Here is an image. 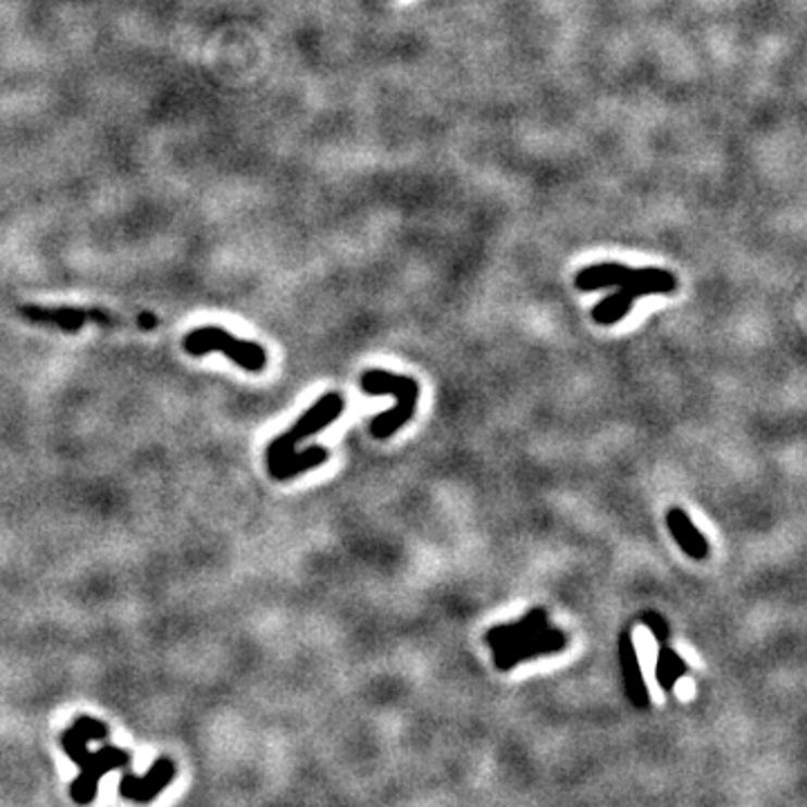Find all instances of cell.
I'll return each mask as SVG.
<instances>
[{"mask_svg": "<svg viewBox=\"0 0 807 807\" xmlns=\"http://www.w3.org/2000/svg\"><path fill=\"white\" fill-rule=\"evenodd\" d=\"M175 772L177 769L171 758H158L144 777H135L131 772V767H124L122 781H120V794L131 803L146 805L153 798H158L171 785V781L175 779Z\"/></svg>", "mask_w": 807, "mask_h": 807, "instance_id": "5", "label": "cell"}, {"mask_svg": "<svg viewBox=\"0 0 807 807\" xmlns=\"http://www.w3.org/2000/svg\"><path fill=\"white\" fill-rule=\"evenodd\" d=\"M108 738V727L90 716H79L75 724H70L63 736L61 747L67 754L72 762H77L82 774L79 779L70 785V798L77 805H90L97 798L99 781L113 772V769L131 767L133 754L128 749L115 747V745H103L99 752H90L88 745L92 741H105Z\"/></svg>", "mask_w": 807, "mask_h": 807, "instance_id": "1", "label": "cell"}, {"mask_svg": "<svg viewBox=\"0 0 807 807\" xmlns=\"http://www.w3.org/2000/svg\"><path fill=\"white\" fill-rule=\"evenodd\" d=\"M21 314L34 323L41 325H57L65 333H77V330L84 327L88 319H99L105 323V314L101 312H90V310H79V308H44V306H23Z\"/></svg>", "mask_w": 807, "mask_h": 807, "instance_id": "9", "label": "cell"}, {"mask_svg": "<svg viewBox=\"0 0 807 807\" xmlns=\"http://www.w3.org/2000/svg\"><path fill=\"white\" fill-rule=\"evenodd\" d=\"M667 525H669V532L671 536L675 538V543L682 547V553L695 561H705L709 557V541L707 536L693 525L691 517L680 509V507H673L669 509L667 513Z\"/></svg>", "mask_w": 807, "mask_h": 807, "instance_id": "8", "label": "cell"}, {"mask_svg": "<svg viewBox=\"0 0 807 807\" xmlns=\"http://www.w3.org/2000/svg\"><path fill=\"white\" fill-rule=\"evenodd\" d=\"M640 297H646L642 285H621L617 291H612V295H608L593 308V319L599 325H612L633 310V303Z\"/></svg>", "mask_w": 807, "mask_h": 807, "instance_id": "10", "label": "cell"}, {"mask_svg": "<svg viewBox=\"0 0 807 807\" xmlns=\"http://www.w3.org/2000/svg\"><path fill=\"white\" fill-rule=\"evenodd\" d=\"M566 646H568L566 633L559 631V629L547 626L541 633H536L534 637L521 640L517 644L505 646L502 650H496L494 653V665H496L498 671H509L521 662H527V659L561 653V650H566Z\"/></svg>", "mask_w": 807, "mask_h": 807, "instance_id": "4", "label": "cell"}, {"mask_svg": "<svg viewBox=\"0 0 807 807\" xmlns=\"http://www.w3.org/2000/svg\"><path fill=\"white\" fill-rule=\"evenodd\" d=\"M631 272L633 268H626L621 263H599V265H591V268H583L574 283L581 291H597V289H606V287H621L626 285L629 278H631Z\"/></svg>", "mask_w": 807, "mask_h": 807, "instance_id": "11", "label": "cell"}, {"mask_svg": "<svg viewBox=\"0 0 807 807\" xmlns=\"http://www.w3.org/2000/svg\"><path fill=\"white\" fill-rule=\"evenodd\" d=\"M327 458H330L327 449L314 445V447H308V449L301 451V454L295 451L291 456H287L283 462H278L276 467H270L268 471H270V475H272L274 481L283 483V481L297 479L299 473H306V471H310V469L323 464Z\"/></svg>", "mask_w": 807, "mask_h": 807, "instance_id": "12", "label": "cell"}, {"mask_svg": "<svg viewBox=\"0 0 807 807\" xmlns=\"http://www.w3.org/2000/svg\"><path fill=\"white\" fill-rule=\"evenodd\" d=\"M619 665H621L623 688H626L629 700L633 703L635 709H648L650 695H648V688L642 675V665H640L631 631H623L619 635Z\"/></svg>", "mask_w": 807, "mask_h": 807, "instance_id": "6", "label": "cell"}, {"mask_svg": "<svg viewBox=\"0 0 807 807\" xmlns=\"http://www.w3.org/2000/svg\"><path fill=\"white\" fill-rule=\"evenodd\" d=\"M156 323H158V319L151 316V314H141L139 316V327H144V330H153Z\"/></svg>", "mask_w": 807, "mask_h": 807, "instance_id": "15", "label": "cell"}, {"mask_svg": "<svg viewBox=\"0 0 807 807\" xmlns=\"http://www.w3.org/2000/svg\"><path fill=\"white\" fill-rule=\"evenodd\" d=\"M642 621L646 623V629H650L659 644H665L669 640V621L665 619V614H659L657 610H646L642 614Z\"/></svg>", "mask_w": 807, "mask_h": 807, "instance_id": "14", "label": "cell"}, {"mask_svg": "<svg viewBox=\"0 0 807 807\" xmlns=\"http://www.w3.org/2000/svg\"><path fill=\"white\" fill-rule=\"evenodd\" d=\"M185 350L194 357H202L213 350L225 352L234 363H238L240 369L249 373H261L268 365V352L263 350V346L238 339L229 335L227 330L213 327V325L198 327L194 330V333H189L185 339Z\"/></svg>", "mask_w": 807, "mask_h": 807, "instance_id": "3", "label": "cell"}, {"mask_svg": "<svg viewBox=\"0 0 807 807\" xmlns=\"http://www.w3.org/2000/svg\"><path fill=\"white\" fill-rule=\"evenodd\" d=\"M549 626L547 621V610L545 608H532L523 619L519 621H509V623H500V626H494L487 631L485 635V642L487 646L496 653V650H502L505 646L509 644H517L521 640H527V637H534L536 633H541L543 629Z\"/></svg>", "mask_w": 807, "mask_h": 807, "instance_id": "7", "label": "cell"}, {"mask_svg": "<svg viewBox=\"0 0 807 807\" xmlns=\"http://www.w3.org/2000/svg\"><path fill=\"white\" fill-rule=\"evenodd\" d=\"M344 409H346V401L339 393H325L321 399H316L295 424H291L283 435H278L274 443H270L268 454H265L268 469L276 467L287 456L295 454L297 445L303 443L306 437H312L314 433L323 431L325 426H330L335 420H339Z\"/></svg>", "mask_w": 807, "mask_h": 807, "instance_id": "2", "label": "cell"}, {"mask_svg": "<svg viewBox=\"0 0 807 807\" xmlns=\"http://www.w3.org/2000/svg\"><path fill=\"white\" fill-rule=\"evenodd\" d=\"M686 671H688L686 662H684V659L671 646H667V642L662 646H659L657 667H655V680H657L659 686L671 693L673 686H675V682L682 675H686Z\"/></svg>", "mask_w": 807, "mask_h": 807, "instance_id": "13", "label": "cell"}]
</instances>
